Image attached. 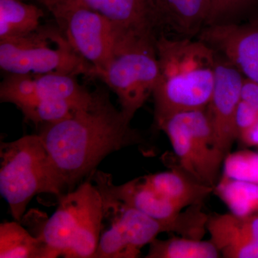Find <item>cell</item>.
Returning <instances> with one entry per match:
<instances>
[{"label":"cell","instance_id":"obj_1","mask_svg":"<svg viewBox=\"0 0 258 258\" xmlns=\"http://www.w3.org/2000/svg\"><path fill=\"white\" fill-rule=\"evenodd\" d=\"M93 94L88 106L66 119L41 125L38 134L60 195L73 191L111 153L142 142L132 120L112 104L108 91L98 88Z\"/></svg>","mask_w":258,"mask_h":258},{"label":"cell","instance_id":"obj_2","mask_svg":"<svg viewBox=\"0 0 258 258\" xmlns=\"http://www.w3.org/2000/svg\"><path fill=\"white\" fill-rule=\"evenodd\" d=\"M159 74L153 92L155 123L174 113L206 108L217 53L201 39L160 36L155 40Z\"/></svg>","mask_w":258,"mask_h":258},{"label":"cell","instance_id":"obj_3","mask_svg":"<svg viewBox=\"0 0 258 258\" xmlns=\"http://www.w3.org/2000/svg\"><path fill=\"white\" fill-rule=\"evenodd\" d=\"M58 198L57 210L37 236L47 244L52 258H93L104 218L101 191L85 181Z\"/></svg>","mask_w":258,"mask_h":258},{"label":"cell","instance_id":"obj_4","mask_svg":"<svg viewBox=\"0 0 258 258\" xmlns=\"http://www.w3.org/2000/svg\"><path fill=\"white\" fill-rule=\"evenodd\" d=\"M0 158V192L15 221H21L28 204L38 194L60 196L48 153L39 134L1 142Z\"/></svg>","mask_w":258,"mask_h":258},{"label":"cell","instance_id":"obj_5","mask_svg":"<svg viewBox=\"0 0 258 258\" xmlns=\"http://www.w3.org/2000/svg\"><path fill=\"white\" fill-rule=\"evenodd\" d=\"M0 67L8 74L61 73L91 79L93 71L58 27H40L25 36L0 40Z\"/></svg>","mask_w":258,"mask_h":258},{"label":"cell","instance_id":"obj_6","mask_svg":"<svg viewBox=\"0 0 258 258\" xmlns=\"http://www.w3.org/2000/svg\"><path fill=\"white\" fill-rule=\"evenodd\" d=\"M156 125L169 138L178 165L200 182L215 187L225 157L215 144L206 108L174 113Z\"/></svg>","mask_w":258,"mask_h":258},{"label":"cell","instance_id":"obj_7","mask_svg":"<svg viewBox=\"0 0 258 258\" xmlns=\"http://www.w3.org/2000/svg\"><path fill=\"white\" fill-rule=\"evenodd\" d=\"M155 40L144 37L131 42L106 69L93 76L116 95L120 111L130 120L152 96L159 79Z\"/></svg>","mask_w":258,"mask_h":258},{"label":"cell","instance_id":"obj_8","mask_svg":"<svg viewBox=\"0 0 258 258\" xmlns=\"http://www.w3.org/2000/svg\"><path fill=\"white\" fill-rule=\"evenodd\" d=\"M100 191L104 217L109 219L111 227L101 234L93 258L138 257L141 249L159 234L175 232L183 236L187 232L189 225L184 215L169 221H159Z\"/></svg>","mask_w":258,"mask_h":258},{"label":"cell","instance_id":"obj_9","mask_svg":"<svg viewBox=\"0 0 258 258\" xmlns=\"http://www.w3.org/2000/svg\"><path fill=\"white\" fill-rule=\"evenodd\" d=\"M50 13L71 46L93 66L91 79L97 71L106 69L131 42L143 37L125 35L109 19L87 8H64Z\"/></svg>","mask_w":258,"mask_h":258},{"label":"cell","instance_id":"obj_10","mask_svg":"<svg viewBox=\"0 0 258 258\" xmlns=\"http://www.w3.org/2000/svg\"><path fill=\"white\" fill-rule=\"evenodd\" d=\"M243 80L240 71L217 53L215 85L206 111L215 144L225 159L238 140L236 115Z\"/></svg>","mask_w":258,"mask_h":258},{"label":"cell","instance_id":"obj_11","mask_svg":"<svg viewBox=\"0 0 258 258\" xmlns=\"http://www.w3.org/2000/svg\"><path fill=\"white\" fill-rule=\"evenodd\" d=\"M200 39L229 61L245 79L258 83V19L245 24L208 25Z\"/></svg>","mask_w":258,"mask_h":258},{"label":"cell","instance_id":"obj_12","mask_svg":"<svg viewBox=\"0 0 258 258\" xmlns=\"http://www.w3.org/2000/svg\"><path fill=\"white\" fill-rule=\"evenodd\" d=\"M50 12L71 8L93 10L131 36H154L158 18L156 0H37Z\"/></svg>","mask_w":258,"mask_h":258},{"label":"cell","instance_id":"obj_13","mask_svg":"<svg viewBox=\"0 0 258 258\" xmlns=\"http://www.w3.org/2000/svg\"><path fill=\"white\" fill-rule=\"evenodd\" d=\"M144 176L154 189L183 209L203 205L214 191L213 187L200 182L179 165Z\"/></svg>","mask_w":258,"mask_h":258},{"label":"cell","instance_id":"obj_14","mask_svg":"<svg viewBox=\"0 0 258 258\" xmlns=\"http://www.w3.org/2000/svg\"><path fill=\"white\" fill-rule=\"evenodd\" d=\"M156 5L159 20L191 37L208 25L212 0H156Z\"/></svg>","mask_w":258,"mask_h":258},{"label":"cell","instance_id":"obj_15","mask_svg":"<svg viewBox=\"0 0 258 258\" xmlns=\"http://www.w3.org/2000/svg\"><path fill=\"white\" fill-rule=\"evenodd\" d=\"M207 229L210 240L220 252L235 244H258V214H216L209 216Z\"/></svg>","mask_w":258,"mask_h":258},{"label":"cell","instance_id":"obj_16","mask_svg":"<svg viewBox=\"0 0 258 258\" xmlns=\"http://www.w3.org/2000/svg\"><path fill=\"white\" fill-rule=\"evenodd\" d=\"M34 76L35 97L33 101L61 100L71 102L79 107H86L92 101L93 92H90L87 88L81 86L76 80V76L61 73Z\"/></svg>","mask_w":258,"mask_h":258},{"label":"cell","instance_id":"obj_17","mask_svg":"<svg viewBox=\"0 0 258 258\" xmlns=\"http://www.w3.org/2000/svg\"><path fill=\"white\" fill-rule=\"evenodd\" d=\"M0 257L52 258V256L40 237L32 235L15 220L0 225Z\"/></svg>","mask_w":258,"mask_h":258},{"label":"cell","instance_id":"obj_18","mask_svg":"<svg viewBox=\"0 0 258 258\" xmlns=\"http://www.w3.org/2000/svg\"><path fill=\"white\" fill-rule=\"evenodd\" d=\"M42 10L21 0H0V40L28 35L40 28Z\"/></svg>","mask_w":258,"mask_h":258},{"label":"cell","instance_id":"obj_19","mask_svg":"<svg viewBox=\"0 0 258 258\" xmlns=\"http://www.w3.org/2000/svg\"><path fill=\"white\" fill-rule=\"evenodd\" d=\"M220 251L211 241L189 237L156 238L149 244L147 258H218Z\"/></svg>","mask_w":258,"mask_h":258},{"label":"cell","instance_id":"obj_20","mask_svg":"<svg viewBox=\"0 0 258 258\" xmlns=\"http://www.w3.org/2000/svg\"><path fill=\"white\" fill-rule=\"evenodd\" d=\"M214 193L237 215L258 214V184L220 176Z\"/></svg>","mask_w":258,"mask_h":258},{"label":"cell","instance_id":"obj_21","mask_svg":"<svg viewBox=\"0 0 258 258\" xmlns=\"http://www.w3.org/2000/svg\"><path fill=\"white\" fill-rule=\"evenodd\" d=\"M18 108L23 112L25 120L41 126L66 119L85 107L61 100L38 99L23 103Z\"/></svg>","mask_w":258,"mask_h":258},{"label":"cell","instance_id":"obj_22","mask_svg":"<svg viewBox=\"0 0 258 258\" xmlns=\"http://www.w3.org/2000/svg\"><path fill=\"white\" fill-rule=\"evenodd\" d=\"M223 174L230 179L258 184V153L249 150L230 152L224 160Z\"/></svg>","mask_w":258,"mask_h":258},{"label":"cell","instance_id":"obj_23","mask_svg":"<svg viewBox=\"0 0 258 258\" xmlns=\"http://www.w3.org/2000/svg\"><path fill=\"white\" fill-rule=\"evenodd\" d=\"M258 0H212L211 11L208 25L222 23L227 17L249 9Z\"/></svg>","mask_w":258,"mask_h":258},{"label":"cell","instance_id":"obj_24","mask_svg":"<svg viewBox=\"0 0 258 258\" xmlns=\"http://www.w3.org/2000/svg\"><path fill=\"white\" fill-rule=\"evenodd\" d=\"M258 121V109L241 101L236 115L238 139L241 134L252 126Z\"/></svg>","mask_w":258,"mask_h":258},{"label":"cell","instance_id":"obj_25","mask_svg":"<svg viewBox=\"0 0 258 258\" xmlns=\"http://www.w3.org/2000/svg\"><path fill=\"white\" fill-rule=\"evenodd\" d=\"M240 100L258 109V83L244 77Z\"/></svg>","mask_w":258,"mask_h":258},{"label":"cell","instance_id":"obj_26","mask_svg":"<svg viewBox=\"0 0 258 258\" xmlns=\"http://www.w3.org/2000/svg\"><path fill=\"white\" fill-rule=\"evenodd\" d=\"M238 140L249 147H258V121L248 130L241 134Z\"/></svg>","mask_w":258,"mask_h":258}]
</instances>
